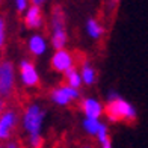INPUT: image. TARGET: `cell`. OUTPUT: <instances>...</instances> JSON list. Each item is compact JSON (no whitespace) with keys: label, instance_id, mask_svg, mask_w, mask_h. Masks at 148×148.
Masks as SVG:
<instances>
[{"label":"cell","instance_id":"obj_23","mask_svg":"<svg viewBox=\"0 0 148 148\" xmlns=\"http://www.w3.org/2000/svg\"><path fill=\"white\" fill-rule=\"evenodd\" d=\"M0 58H2V56H0Z\"/></svg>","mask_w":148,"mask_h":148},{"label":"cell","instance_id":"obj_15","mask_svg":"<svg viewBox=\"0 0 148 148\" xmlns=\"http://www.w3.org/2000/svg\"><path fill=\"white\" fill-rule=\"evenodd\" d=\"M82 125H83V130H85L86 134H89V136H97L100 127H101V123H100V118L85 116Z\"/></svg>","mask_w":148,"mask_h":148},{"label":"cell","instance_id":"obj_7","mask_svg":"<svg viewBox=\"0 0 148 148\" xmlns=\"http://www.w3.org/2000/svg\"><path fill=\"white\" fill-rule=\"evenodd\" d=\"M80 98V92L77 88H73L70 85H60L50 91V100L58 106H70L71 103L77 101Z\"/></svg>","mask_w":148,"mask_h":148},{"label":"cell","instance_id":"obj_22","mask_svg":"<svg viewBox=\"0 0 148 148\" xmlns=\"http://www.w3.org/2000/svg\"><path fill=\"white\" fill-rule=\"evenodd\" d=\"M2 3H3V0H0V5H2Z\"/></svg>","mask_w":148,"mask_h":148},{"label":"cell","instance_id":"obj_17","mask_svg":"<svg viewBox=\"0 0 148 148\" xmlns=\"http://www.w3.org/2000/svg\"><path fill=\"white\" fill-rule=\"evenodd\" d=\"M6 39H8V33H6V20L0 14V56L6 50Z\"/></svg>","mask_w":148,"mask_h":148},{"label":"cell","instance_id":"obj_12","mask_svg":"<svg viewBox=\"0 0 148 148\" xmlns=\"http://www.w3.org/2000/svg\"><path fill=\"white\" fill-rule=\"evenodd\" d=\"M80 73H82V79L85 85L92 86L97 82V71L89 65V62H86V59H83L80 62Z\"/></svg>","mask_w":148,"mask_h":148},{"label":"cell","instance_id":"obj_2","mask_svg":"<svg viewBox=\"0 0 148 148\" xmlns=\"http://www.w3.org/2000/svg\"><path fill=\"white\" fill-rule=\"evenodd\" d=\"M21 106L23 103L18 100L9 101V106L0 115V142L2 144L18 136V129L21 124Z\"/></svg>","mask_w":148,"mask_h":148},{"label":"cell","instance_id":"obj_14","mask_svg":"<svg viewBox=\"0 0 148 148\" xmlns=\"http://www.w3.org/2000/svg\"><path fill=\"white\" fill-rule=\"evenodd\" d=\"M65 76V83L73 86V88H80V86L83 85V79H82V73H80V70L76 66H73V68H70L68 71L64 73Z\"/></svg>","mask_w":148,"mask_h":148},{"label":"cell","instance_id":"obj_5","mask_svg":"<svg viewBox=\"0 0 148 148\" xmlns=\"http://www.w3.org/2000/svg\"><path fill=\"white\" fill-rule=\"evenodd\" d=\"M44 116L45 112L38 104L24 101L21 106V129L24 130V133H27V136L41 133Z\"/></svg>","mask_w":148,"mask_h":148},{"label":"cell","instance_id":"obj_21","mask_svg":"<svg viewBox=\"0 0 148 148\" xmlns=\"http://www.w3.org/2000/svg\"><path fill=\"white\" fill-rule=\"evenodd\" d=\"M45 2H47V0H30L32 5H38V6H42Z\"/></svg>","mask_w":148,"mask_h":148},{"label":"cell","instance_id":"obj_18","mask_svg":"<svg viewBox=\"0 0 148 148\" xmlns=\"http://www.w3.org/2000/svg\"><path fill=\"white\" fill-rule=\"evenodd\" d=\"M24 142H27L29 147L39 148V147H42V145H44V139L41 138V133H35V134H29L27 139H26Z\"/></svg>","mask_w":148,"mask_h":148},{"label":"cell","instance_id":"obj_9","mask_svg":"<svg viewBox=\"0 0 148 148\" xmlns=\"http://www.w3.org/2000/svg\"><path fill=\"white\" fill-rule=\"evenodd\" d=\"M23 14H24L23 24L26 26V29L36 30V29H41L44 26V15H42V11H41V6L30 5Z\"/></svg>","mask_w":148,"mask_h":148},{"label":"cell","instance_id":"obj_19","mask_svg":"<svg viewBox=\"0 0 148 148\" xmlns=\"http://www.w3.org/2000/svg\"><path fill=\"white\" fill-rule=\"evenodd\" d=\"M14 2H15V8L18 11V14H23V12L29 8L30 0H14Z\"/></svg>","mask_w":148,"mask_h":148},{"label":"cell","instance_id":"obj_6","mask_svg":"<svg viewBox=\"0 0 148 148\" xmlns=\"http://www.w3.org/2000/svg\"><path fill=\"white\" fill-rule=\"evenodd\" d=\"M82 60H83V58L79 59L76 53H73L66 49H58L55 51V55L51 56L50 66L56 73H65L70 68H73V66H76L79 62H82Z\"/></svg>","mask_w":148,"mask_h":148},{"label":"cell","instance_id":"obj_3","mask_svg":"<svg viewBox=\"0 0 148 148\" xmlns=\"http://www.w3.org/2000/svg\"><path fill=\"white\" fill-rule=\"evenodd\" d=\"M20 92L17 88L15 80V66L9 59L0 58V95L8 98L9 101L18 100L20 101Z\"/></svg>","mask_w":148,"mask_h":148},{"label":"cell","instance_id":"obj_13","mask_svg":"<svg viewBox=\"0 0 148 148\" xmlns=\"http://www.w3.org/2000/svg\"><path fill=\"white\" fill-rule=\"evenodd\" d=\"M86 32H88V35L92 39L98 41V39H101L103 35H104V27L97 18H89L88 21H86Z\"/></svg>","mask_w":148,"mask_h":148},{"label":"cell","instance_id":"obj_16","mask_svg":"<svg viewBox=\"0 0 148 148\" xmlns=\"http://www.w3.org/2000/svg\"><path fill=\"white\" fill-rule=\"evenodd\" d=\"M95 138H97V142L103 148H110L112 147V139L109 136V132H107L106 124H101V127H100V130H98Z\"/></svg>","mask_w":148,"mask_h":148},{"label":"cell","instance_id":"obj_1","mask_svg":"<svg viewBox=\"0 0 148 148\" xmlns=\"http://www.w3.org/2000/svg\"><path fill=\"white\" fill-rule=\"evenodd\" d=\"M104 115L110 123H134L138 118L136 109L116 92H109L104 106Z\"/></svg>","mask_w":148,"mask_h":148},{"label":"cell","instance_id":"obj_10","mask_svg":"<svg viewBox=\"0 0 148 148\" xmlns=\"http://www.w3.org/2000/svg\"><path fill=\"white\" fill-rule=\"evenodd\" d=\"M80 110L85 113V116L100 118L104 113V106L95 98H82L80 100Z\"/></svg>","mask_w":148,"mask_h":148},{"label":"cell","instance_id":"obj_11","mask_svg":"<svg viewBox=\"0 0 148 148\" xmlns=\"http://www.w3.org/2000/svg\"><path fill=\"white\" fill-rule=\"evenodd\" d=\"M47 50V41L42 35L39 33H35L32 35L27 41V51L33 58H38V56H42Z\"/></svg>","mask_w":148,"mask_h":148},{"label":"cell","instance_id":"obj_20","mask_svg":"<svg viewBox=\"0 0 148 148\" xmlns=\"http://www.w3.org/2000/svg\"><path fill=\"white\" fill-rule=\"evenodd\" d=\"M8 106H9V100L0 95V115H2V113L5 112V109H6Z\"/></svg>","mask_w":148,"mask_h":148},{"label":"cell","instance_id":"obj_8","mask_svg":"<svg viewBox=\"0 0 148 148\" xmlns=\"http://www.w3.org/2000/svg\"><path fill=\"white\" fill-rule=\"evenodd\" d=\"M20 79L24 88H36L39 86V76L35 64L30 59H23L20 62Z\"/></svg>","mask_w":148,"mask_h":148},{"label":"cell","instance_id":"obj_4","mask_svg":"<svg viewBox=\"0 0 148 148\" xmlns=\"http://www.w3.org/2000/svg\"><path fill=\"white\" fill-rule=\"evenodd\" d=\"M50 39L53 49H65L66 29H65V12L60 5H55L50 14Z\"/></svg>","mask_w":148,"mask_h":148}]
</instances>
